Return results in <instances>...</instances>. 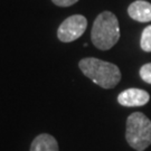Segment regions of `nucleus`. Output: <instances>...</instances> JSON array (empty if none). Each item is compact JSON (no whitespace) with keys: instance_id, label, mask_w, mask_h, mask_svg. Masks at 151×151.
<instances>
[{"instance_id":"nucleus-1","label":"nucleus","mask_w":151,"mask_h":151,"mask_svg":"<svg viewBox=\"0 0 151 151\" xmlns=\"http://www.w3.org/2000/svg\"><path fill=\"white\" fill-rule=\"evenodd\" d=\"M83 74L103 88H113L121 80V72L116 65L94 57L83 58L80 62Z\"/></svg>"},{"instance_id":"nucleus-2","label":"nucleus","mask_w":151,"mask_h":151,"mask_svg":"<svg viewBox=\"0 0 151 151\" xmlns=\"http://www.w3.org/2000/svg\"><path fill=\"white\" fill-rule=\"evenodd\" d=\"M120 26L116 16L110 11H103L94 20L91 32L93 45L101 50H108L118 43Z\"/></svg>"},{"instance_id":"nucleus-3","label":"nucleus","mask_w":151,"mask_h":151,"mask_svg":"<svg viewBox=\"0 0 151 151\" xmlns=\"http://www.w3.org/2000/svg\"><path fill=\"white\" fill-rule=\"evenodd\" d=\"M125 139L137 151L146 150L151 145V121L141 112H134L127 120Z\"/></svg>"},{"instance_id":"nucleus-4","label":"nucleus","mask_w":151,"mask_h":151,"mask_svg":"<svg viewBox=\"0 0 151 151\" xmlns=\"http://www.w3.org/2000/svg\"><path fill=\"white\" fill-rule=\"evenodd\" d=\"M87 20L82 15H73L66 18L57 29V37L63 43H70L80 38L86 30Z\"/></svg>"},{"instance_id":"nucleus-5","label":"nucleus","mask_w":151,"mask_h":151,"mask_svg":"<svg viewBox=\"0 0 151 151\" xmlns=\"http://www.w3.org/2000/svg\"><path fill=\"white\" fill-rule=\"evenodd\" d=\"M150 100L149 93L140 88H128L121 92L118 96V102L123 106H142Z\"/></svg>"},{"instance_id":"nucleus-6","label":"nucleus","mask_w":151,"mask_h":151,"mask_svg":"<svg viewBox=\"0 0 151 151\" xmlns=\"http://www.w3.org/2000/svg\"><path fill=\"white\" fill-rule=\"evenodd\" d=\"M129 16L137 22H151V4L145 0H137L128 8Z\"/></svg>"},{"instance_id":"nucleus-7","label":"nucleus","mask_w":151,"mask_h":151,"mask_svg":"<svg viewBox=\"0 0 151 151\" xmlns=\"http://www.w3.org/2000/svg\"><path fill=\"white\" fill-rule=\"evenodd\" d=\"M30 151H60L58 143L53 135L43 133L37 135L30 146Z\"/></svg>"},{"instance_id":"nucleus-8","label":"nucleus","mask_w":151,"mask_h":151,"mask_svg":"<svg viewBox=\"0 0 151 151\" xmlns=\"http://www.w3.org/2000/svg\"><path fill=\"white\" fill-rule=\"evenodd\" d=\"M140 46L142 50L148 53L151 52V25L143 29L140 39Z\"/></svg>"},{"instance_id":"nucleus-9","label":"nucleus","mask_w":151,"mask_h":151,"mask_svg":"<svg viewBox=\"0 0 151 151\" xmlns=\"http://www.w3.org/2000/svg\"><path fill=\"white\" fill-rule=\"evenodd\" d=\"M140 76L141 78L146 83L151 84V63L145 64L140 68Z\"/></svg>"},{"instance_id":"nucleus-10","label":"nucleus","mask_w":151,"mask_h":151,"mask_svg":"<svg viewBox=\"0 0 151 151\" xmlns=\"http://www.w3.org/2000/svg\"><path fill=\"white\" fill-rule=\"evenodd\" d=\"M52 1L58 7H70L77 2L78 0H52Z\"/></svg>"}]
</instances>
